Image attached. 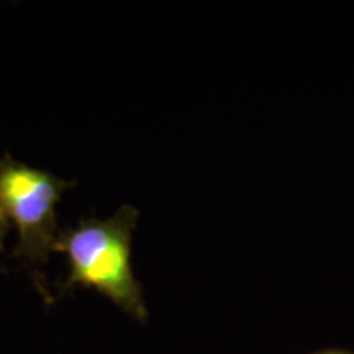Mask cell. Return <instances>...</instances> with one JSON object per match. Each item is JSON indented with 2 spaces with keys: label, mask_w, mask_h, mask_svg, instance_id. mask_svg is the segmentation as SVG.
Masks as SVG:
<instances>
[{
  "label": "cell",
  "mask_w": 354,
  "mask_h": 354,
  "mask_svg": "<svg viewBox=\"0 0 354 354\" xmlns=\"http://www.w3.org/2000/svg\"><path fill=\"white\" fill-rule=\"evenodd\" d=\"M138 215L125 203L109 218H84L76 227L61 230L55 253L68 259V276L59 286V297L76 287L94 289L135 320H148L143 290L131 268Z\"/></svg>",
  "instance_id": "cell-1"
},
{
  "label": "cell",
  "mask_w": 354,
  "mask_h": 354,
  "mask_svg": "<svg viewBox=\"0 0 354 354\" xmlns=\"http://www.w3.org/2000/svg\"><path fill=\"white\" fill-rule=\"evenodd\" d=\"M73 187H76L73 180L19 162L10 156L0 161V209L19 233L13 256L28 266L35 286L46 302H51V295L41 268L55 253L61 232L56 209Z\"/></svg>",
  "instance_id": "cell-2"
},
{
  "label": "cell",
  "mask_w": 354,
  "mask_h": 354,
  "mask_svg": "<svg viewBox=\"0 0 354 354\" xmlns=\"http://www.w3.org/2000/svg\"><path fill=\"white\" fill-rule=\"evenodd\" d=\"M6 228H7V218L6 215H3L2 209H0V245H2V238H3V233H6Z\"/></svg>",
  "instance_id": "cell-3"
},
{
  "label": "cell",
  "mask_w": 354,
  "mask_h": 354,
  "mask_svg": "<svg viewBox=\"0 0 354 354\" xmlns=\"http://www.w3.org/2000/svg\"><path fill=\"white\" fill-rule=\"evenodd\" d=\"M320 354H349V353H342V351H326V353H320Z\"/></svg>",
  "instance_id": "cell-4"
}]
</instances>
